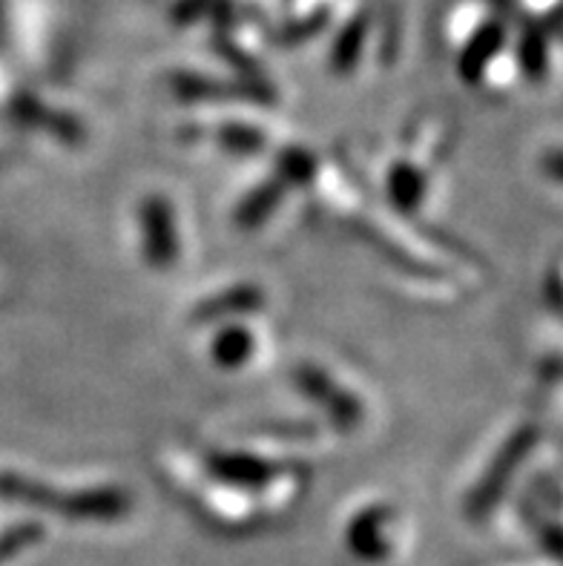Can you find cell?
I'll return each mask as SVG.
<instances>
[{
  "instance_id": "cell-9",
  "label": "cell",
  "mask_w": 563,
  "mask_h": 566,
  "mask_svg": "<svg viewBox=\"0 0 563 566\" xmlns=\"http://www.w3.org/2000/svg\"><path fill=\"white\" fill-rule=\"evenodd\" d=\"M388 193H392L394 205L399 210H411L423 196V176L414 170L411 165H399L392 172V185H388Z\"/></svg>"
},
{
  "instance_id": "cell-7",
  "label": "cell",
  "mask_w": 563,
  "mask_h": 566,
  "mask_svg": "<svg viewBox=\"0 0 563 566\" xmlns=\"http://www.w3.org/2000/svg\"><path fill=\"white\" fill-rule=\"evenodd\" d=\"M253 352V337H250L244 328H228L221 331L219 337L213 343V357L219 366L225 368H236L242 366L244 359L250 357Z\"/></svg>"
},
{
  "instance_id": "cell-5",
  "label": "cell",
  "mask_w": 563,
  "mask_h": 566,
  "mask_svg": "<svg viewBox=\"0 0 563 566\" xmlns=\"http://www.w3.org/2000/svg\"><path fill=\"white\" fill-rule=\"evenodd\" d=\"M207 467L216 478L239 486H262L273 478V467L259 458H244V454H210Z\"/></svg>"
},
{
  "instance_id": "cell-14",
  "label": "cell",
  "mask_w": 563,
  "mask_h": 566,
  "mask_svg": "<svg viewBox=\"0 0 563 566\" xmlns=\"http://www.w3.org/2000/svg\"><path fill=\"white\" fill-rule=\"evenodd\" d=\"M543 167L550 176H555L557 181H563V153H550V156L543 158Z\"/></svg>"
},
{
  "instance_id": "cell-8",
  "label": "cell",
  "mask_w": 563,
  "mask_h": 566,
  "mask_svg": "<svg viewBox=\"0 0 563 566\" xmlns=\"http://www.w3.org/2000/svg\"><path fill=\"white\" fill-rule=\"evenodd\" d=\"M282 190H285V181H279V179H273V181H268V185L259 187L257 193L250 196V199L242 205V210H239V224H244V228H257L264 216L277 208V201H279V196H282Z\"/></svg>"
},
{
  "instance_id": "cell-12",
  "label": "cell",
  "mask_w": 563,
  "mask_h": 566,
  "mask_svg": "<svg viewBox=\"0 0 563 566\" xmlns=\"http://www.w3.org/2000/svg\"><path fill=\"white\" fill-rule=\"evenodd\" d=\"M221 144L225 147H230V150H259L262 147V136H259L257 129H250V127H225L219 133Z\"/></svg>"
},
{
  "instance_id": "cell-4",
  "label": "cell",
  "mask_w": 563,
  "mask_h": 566,
  "mask_svg": "<svg viewBox=\"0 0 563 566\" xmlns=\"http://www.w3.org/2000/svg\"><path fill=\"white\" fill-rule=\"evenodd\" d=\"M296 382H300L307 397H314L316 402H322L340 426H354L359 420L357 402L351 400L345 391H340L320 368H300L296 371Z\"/></svg>"
},
{
  "instance_id": "cell-13",
  "label": "cell",
  "mask_w": 563,
  "mask_h": 566,
  "mask_svg": "<svg viewBox=\"0 0 563 566\" xmlns=\"http://www.w3.org/2000/svg\"><path fill=\"white\" fill-rule=\"evenodd\" d=\"M359 38H363V29H351L348 35H345V41H343V46H340V50H336V55H334V61L340 66H343V70H348L351 66V61H354V55H357V50H359Z\"/></svg>"
},
{
  "instance_id": "cell-11",
  "label": "cell",
  "mask_w": 563,
  "mask_h": 566,
  "mask_svg": "<svg viewBox=\"0 0 563 566\" xmlns=\"http://www.w3.org/2000/svg\"><path fill=\"white\" fill-rule=\"evenodd\" d=\"M498 46H500L498 29H486L483 35L475 41V46H471V50L463 55V75H466V78H469V81L478 78L480 70H483V64L489 61V55H492Z\"/></svg>"
},
{
  "instance_id": "cell-6",
  "label": "cell",
  "mask_w": 563,
  "mask_h": 566,
  "mask_svg": "<svg viewBox=\"0 0 563 566\" xmlns=\"http://www.w3.org/2000/svg\"><path fill=\"white\" fill-rule=\"evenodd\" d=\"M262 305V294H259L257 287H233L228 294L213 296L210 302H205L196 316H199L201 323H210V319H221V316L228 314H248V311H257Z\"/></svg>"
},
{
  "instance_id": "cell-2",
  "label": "cell",
  "mask_w": 563,
  "mask_h": 566,
  "mask_svg": "<svg viewBox=\"0 0 563 566\" xmlns=\"http://www.w3.org/2000/svg\"><path fill=\"white\" fill-rule=\"evenodd\" d=\"M532 443H535V431L532 429L514 431L512 438L507 440V446L500 449V454L494 458L489 472L483 474V483L478 486V492L471 495V512H475V515H483L486 510H492L494 501H498V497L503 495V489L509 486V478L514 474V469L521 467L523 458L529 454Z\"/></svg>"
},
{
  "instance_id": "cell-10",
  "label": "cell",
  "mask_w": 563,
  "mask_h": 566,
  "mask_svg": "<svg viewBox=\"0 0 563 566\" xmlns=\"http://www.w3.org/2000/svg\"><path fill=\"white\" fill-rule=\"evenodd\" d=\"M316 165L314 158H311V153L305 150H285L282 153V158H279V181H285V185H302V181H311V176H314Z\"/></svg>"
},
{
  "instance_id": "cell-3",
  "label": "cell",
  "mask_w": 563,
  "mask_h": 566,
  "mask_svg": "<svg viewBox=\"0 0 563 566\" xmlns=\"http://www.w3.org/2000/svg\"><path fill=\"white\" fill-rule=\"evenodd\" d=\"M142 224H144V253L150 259V265L167 268L179 253V239H176V228H173V213L170 205L165 199L144 201L142 210Z\"/></svg>"
},
{
  "instance_id": "cell-1",
  "label": "cell",
  "mask_w": 563,
  "mask_h": 566,
  "mask_svg": "<svg viewBox=\"0 0 563 566\" xmlns=\"http://www.w3.org/2000/svg\"><path fill=\"white\" fill-rule=\"evenodd\" d=\"M0 492L7 497L46 506V510L66 512L75 517H115L127 510V497L115 489H95V492H79V495H55L50 489L35 486V483L14 478V474H0Z\"/></svg>"
}]
</instances>
